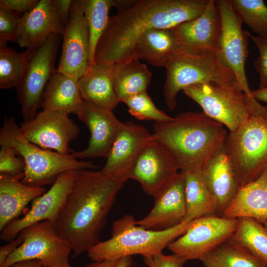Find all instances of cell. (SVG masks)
Here are the masks:
<instances>
[{
	"label": "cell",
	"instance_id": "cell-10",
	"mask_svg": "<svg viewBox=\"0 0 267 267\" xmlns=\"http://www.w3.org/2000/svg\"><path fill=\"white\" fill-rule=\"evenodd\" d=\"M61 36H52L32 50L25 73L16 87L24 121L34 118L41 106L45 87L56 70L54 66Z\"/></svg>",
	"mask_w": 267,
	"mask_h": 267
},
{
	"label": "cell",
	"instance_id": "cell-34",
	"mask_svg": "<svg viewBox=\"0 0 267 267\" xmlns=\"http://www.w3.org/2000/svg\"><path fill=\"white\" fill-rule=\"evenodd\" d=\"M233 8L254 33L267 40V6L263 0H231Z\"/></svg>",
	"mask_w": 267,
	"mask_h": 267
},
{
	"label": "cell",
	"instance_id": "cell-2",
	"mask_svg": "<svg viewBox=\"0 0 267 267\" xmlns=\"http://www.w3.org/2000/svg\"><path fill=\"white\" fill-rule=\"evenodd\" d=\"M209 0H139L110 17L96 45V64L112 65L130 58L136 40L153 28L172 29L200 16Z\"/></svg>",
	"mask_w": 267,
	"mask_h": 267
},
{
	"label": "cell",
	"instance_id": "cell-19",
	"mask_svg": "<svg viewBox=\"0 0 267 267\" xmlns=\"http://www.w3.org/2000/svg\"><path fill=\"white\" fill-rule=\"evenodd\" d=\"M182 50L216 52L221 30L219 12L214 0H209L199 17L171 29Z\"/></svg>",
	"mask_w": 267,
	"mask_h": 267
},
{
	"label": "cell",
	"instance_id": "cell-44",
	"mask_svg": "<svg viewBox=\"0 0 267 267\" xmlns=\"http://www.w3.org/2000/svg\"><path fill=\"white\" fill-rule=\"evenodd\" d=\"M120 259L108 260L101 262H93L85 267H115Z\"/></svg>",
	"mask_w": 267,
	"mask_h": 267
},
{
	"label": "cell",
	"instance_id": "cell-17",
	"mask_svg": "<svg viewBox=\"0 0 267 267\" xmlns=\"http://www.w3.org/2000/svg\"><path fill=\"white\" fill-rule=\"evenodd\" d=\"M76 115L87 126L90 136L86 149L73 151L72 154L77 159L107 158L122 122L116 118L112 110L85 100H83Z\"/></svg>",
	"mask_w": 267,
	"mask_h": 267
},
{
	"label": "cell",
	"instance_id": "cell-23",
	"mask_svg": "<svg viewBox=\"0 0 267 267\" xmlns=\"http://www.w3.org/2000/svg\"><path fill=\"white\" fill-rule=\"evenodd\" d=\"M221 217L251 218L263 224L267 221V170L255 180L240 187Z\"/></svg>",
	"mask_w": 267,
	"mask_h": 267
},
{
	"label": "cell",
	"instance_id": "cell-16",
	"mask_svg": "<svg viewBox=\"0 0 267 267\" xmlns=\"http://www.w3.org/2000/svg\"><path fill=\"white\" fill-rule=\"evenodd\" d=\"M179 170L166 148L152 138L141 151L129 175L155 198L176 177Z\"/></svg>",
	"mask_w": 267,
	"mask_h": 267
},
{
	"label": "cell",
	"instance_id": "cell-30",
	"mask_svg": "<svg viewBox=\"0 0 267 267\" xmlns=\"http://www.w3.org/2000/svg\"><path fill=\"white\" fill-rule=\"evenodd\" d=\"M228 240L267 264V229L263 223L251 218H239Z\"/></svg>",
	"mask_w": 267,
	"mask_h": 267
},
{
	"label": "cell",
	"instance_id": "cell-47",
	"mask_svg": "<svg viewBox=\"0 0 267 267\" xmlns=\"http://www.w3.org/2000/svg\"><path fill=\"white\" fill-rule=\"evenodd\" d=\"M263 224L265 228L267 229V221Z\"/></svg>",
	"mask_w": 267,
	"mask_h": 267
},
{
	"label": "cell",
	"instance_id": "cell-22",
	"mask_svg": "<svg viewBox=\"0 0 267 267\" xmlns=\"http://www.w3.org/2000/svg\"><path fill=\"white\" fill-rule=\"evenodd\" d=\"M201 173L205 185L217 201L221 216L240 188L224 144Z\"/></svg>",
	"mask_w": 267,
	"mask_h": 267
},
{
	"label": "cell",
	"instance_id": "cell-8",
	"mask_svg": "<svg viewBox=\"0 0 267 267\" xmlns=\"http://www.w3.org/2000/svg\"><path fill=\"white\" fill-rule=\"evenodd\" d=\"M224 146L240 187L267 170V116L253 115L229 132Z\"/></svg>",
	"mask_w": 267,
	"mask_h": 267
},
{
	"label": "cell",
	"instance_id": "cell-31",
	"mask_svg": "<svg viewBox=\"0 0 267 267\" xmlns=\"http://www.w3.org/2000/svg\"><path fill=\"white\" fill-rule=\"evenodd\" d=\"M205 267H267V264L229 240L200 259Z\"/></svg>",
	"mask_w": 267,
	"mask_h": 267
},
{
	"label": "cell",
	"instance_id": "cell-21",
	"mask_svg": "<svg viewBox=\"0 0 267 267\" xmlns=\"http://www.w3.org/2000/svg\"><path fill=\"white\" fill-rule=\"evenodd\" d=\"M184 187V175L180 172L154 198V206L148 214L135 221V224L148 229L162 230L185 221L186 205Z\"/></svg>",
	"mask_w": 267,
	"mask_h": 267
},
{
	"label": "cell",
	"instance_id": "cell-1",
	"mask_svg": "<svg viewBox=\"0 0 267 267\" xmlns=\"http://www.w3.org/2000/svg\"><path fill=\"white\" fill-rule=\"evenodd\" d=\"M126 181L101 170L77 171L72 190L53 223L57 233L70 245L73 256L98 243L107 216Z\"/></svg>",
	"mask_w": 267,
	"mask_h": 267
},
{
	"label": "cell",
	"instance_id": "cell-29",
	"mask_svg": "<svg viewBox=\"0 0 267 267\" xmlns=\"http://www.w3.org/2000/svg\"><path fill=\"white\" fill-rule=\"evenodd\" d=\"M183 173L186 205L184 221H193L205 216L218 215L217 201L205 185L201 170Z\"/></svg>",
	"mask_w": 267,
	"mask_h": 267
},
{
	"label": "cell",
	"instance_id": "cell-46",
	"mask_svg": "<svg viewBox=\"0 0 267 267\" xmlns=\"http://www.w3.org/2000/svg\"><path fill=\"white\" fill-rule=\"evenodd\" d=\"M133 263L132 256H126L120 259L115 267H130Z\"/></svg>",
	"mask_w": 267,
	"mask_h": 267
},
{
	"label": "cell",
	"instance_id": "cell-12",
	"mask_svg": "<svg viewBox=\"0 0 267 267\" xmlns=\"http://www.w3.org/2000/svg\"><path fill=\"white\" fill-rule=\"evenodd\" d=\"M237 223L238 219L217 215L194 220L186 231L167 247L173 254L186 261L200 260L207 253L228 240Z\"/></svg>",
	"mask_w": 267,
	"mask_h": 267
},
{
	"label": "cell",
	"instance_id": "cell-35",
	"mask_svg": "<svg viewBox=\"0 0 267 267\" xmlns=\"http://www.w3.org/2000/svg\"><path fill=\"white\" fill-rule=\"evenodd\" d=\"M122 102L128 106L129 113L140 120L166 123L172 121L174 118L158 109L146 91L130 96Z\"/></svg>",
	"mask_w": 267,
	"mask_h": 267
},
{
	"label": "cell",
	"instance_id": "cell-33",
	"mask_svg": "<svg viewBox=\"0 0 267 267\" xmlns=\"http://www.w3.org/2000/svg\"><path fill=\"white\" fill-rule=\"evenodd\" d=\"M112 0H86L85 15L89 34V65L95 64L94 55L96 45L109 24V11Z\"/></svg>",
	"mask_w": 267,
	"mask_h": 267
},
{
	"label": "cell",
	"instance_id": "cell-45",
	"mask_svg": "<svg viewBox=\"0 0 267 267\" xmlns=\"http://www.w3.org/2000/svg\"><path fill=\"white\" fill-rule=\"evenodd\" d=\"M251 94L253 97L258 101L267 102V87L251 90Z\"/></svg>",
	"mask_w": 267,
	"mask_h": 267
},
{
	"label": "cell",
	"instance_id": "cell-27",
	"mask_svg": "<svg viewBox=\"0 0 267 267\" xmlns=\"http://www.w3.org/2000/svg\"><path fill=\"white\" fill-rule=\"evenodd\" d=\"M83 100L78 80L56 70L45 87L41 106L76 114Z\"/></svg>",
	"mask_w": 267,
	"mask_h": 267
},
{
	"label": "cell",
	"instance_id": "cell-11",
	"mask_svg": "<svg viewBox=\"0 0 267 267\" xmlns=\"http://www.w3.org/2000/svg\"><path fill=\"white\" fill-rule=\"evenodd\" d=\"M215 2L221 22L216 54L232 72L243 91L253 96L245 72V62L249 54V32L242 29L243 21L233 8L231 0H218Z\"/></svg>",
	"mask_w": 267,
	"mask_h": 267
},
{
	"label": "cell",
	"instance_id": "cell-26",
	"mask_svg": "<svg viewBox=\"0 0 267 267\" xmlns=\"http://www.w3.org/2000/svg\"><path fill=\"white\" fill-rule=\"evenodd\" d=\"M114 64L89 65L87 72L78 80L83 99L113 111L120 102L114 90Z\"/></svg>",
	"mask_w": 267,
	"mask_h": 267
},
{
	"label": "cell",
	"instance_id": "cell-4",
	"mask_svg": "<svg viewBox=\"0 0 267 267\" xmlns=\"http://www.w3.org/2000/svg\"><path fill=\"white\" fill-rule=\"evenodd\" d=\"M192 221L186 220L173 227L162 230L148 229L137 225L134 217L125 215L112 224V236L99 241L88 251L93 262L120 259L133 255L143 258L152 257L187 229Z\"/></svg>",
	"mask_w": 267,
	"mask_h": 267
},
{
	"label": "cell",
	"instance_id": "cell-39",
	"mask_svg": "<svg viewBox=\"0 0 267 267\" xmlns=\"http://www.w3.org/2000/svg\"><path fill=\"white\" fill-rule=\"evenodd\" d=\"M143 261L148 267H183L186 262L174 254L167 255L162 252L151 257L144 258Z\"/></svg>",
	"mask_w": 267,
	"mask_h": 267
},
{
	"label": "cell",
	"instance_id": "cell-3",
	"mask_svg": "<svg viewBox=\"0 0 267 267\" xmlns=\"http://www.w3.org/2000/svg\"><path fill=\"white\" fill-rule=\"evenodd\" d=\"M152 138L171 154L181 172L201 170L224 144L225 126L203 112L180 113L153 124Z\"/></svg>",
	"mask_w": 267,
	"mask_h": 267
},
{
	"label": "cell",
	"instance_id": "cell-38",
	"mask_svg": "<svg viewBox=\"0 0 267 267\" xmlns=\"http://www.w3.org/2000/svg\"><path fill=\"white\" fill-rule=\"evenodd\" d=\"M249 36L258 47L259 56L254 63L256 70L260 76V89L267 87V40L254 36L249 32Z\"/></svg>",
	"mask_w": 267,
	"mask_h": 267
},
{
	"label": "cell",
	"instance_id": "cell-13",
	"mask_svg": "<svg viewBox=\"0 0 267 267\" xmlns=\"http://www.w3.org/2000/svg\"><path fill=\"white\" fill-rule=\"evenodd\" d=\"M69 115L43 109L32 120L23 121L20 130L28 141L42 148L69 154L73 152L70 144L78 137L80 129Z\"/></svg>",
	"mask_w": 267,
	"mask_h": 267
},
{
	"label": "cell",
	"instance_id": "cell-28",
	"mask_svg": "<svg viewBox=\"0 0 267 267\" xmlns=\"http://www.w3.org/2000/svg\"><path fill=\"white\" fill-rule=\"evenodd\" d=\"M114 65V89L120 102L146 91L152 74L146 64L131 58Z\"/></svg>",
	"mask_w": 267,
	"mask_h": 267
},
{
	"label": "cell",
	"instance_id": "cell-37",
	"mask_svg": "<svg viewBox=\"0 0 267 267\" xmlns=\"http://www.w3.org/2000/svg\"><path fill=\"white\" fill-rule=\"evenodd\" d=\"M21 17L19 13L0 7V45L15 42Z\"/></svg>",
	"mask_w": 267,
	"mask_h": 267
},
{
	"label": "cell",
	"instance_id": "cell-40",
	"mask_svg": "<svg viewBox=\"0 0 267 267\" xmlns=\"http://www.w3.org/2000/svg\"><path fill=\"white\" fill-rule=\"evenodd\" d=\"M39 1L40 0H0V7L25 13L33 10Z\"/></svg>",
	"mask_w": 267,
	"mask_h": 267
},
{
	"label": "cell",
	"instance_id": "cell-41",
	"mask_svg": "<svg viewBox=\"0 0 267 267\" xmlns=\"http://www.w3.org/2000/svg\"><path fill=\"white\" fill-rule=\"evenodd\" d=\"M22 242L23 239L17 235L14 239L9 241L8 244L0 247V267Z\"/></svg>",
	"mask_w": 267,
	"mask_h": 267
},
{
	"label": "cell",
	"instance_id": "cell-7",
	"mask_svg": "<svg viewBox=\"0 0 267 267\" xmlns=\"http://www.w3.org/2000/svg\"><path fill=\"white\" fill-rule=\"evenodd\" d=\"M165 68L163 95L170 111L176 107L178 92L190 86L207 82L238 85L232 72L214 52L193 53L181 49L171 58Z\"/></svg>",
	"mask_w": 267,
	"mask_h": 267
},
{
	"label": "cell",
	"instance_id": "cell-9",
	"mask_svg": "<svg viewBox=\"0 0 267 267\" xmlns=\"http://www.w3.org/2000/svg\"><path fill=\"white\" fill-rule=\"evenodd\" d=\"M22 243L0 267H9L25 260H38L45 267H72L69 243L57 232L53 223L43 221L24 228L18 235Z\"/></svg>",
	"mask_w": 267,
	"mask_h": 267
},
{
	"label": "cell",
	"instance_id": "cell-43",
	"mask_svg": "<svg viewBox=\"0 0 267 267\" xmlns=\"http://www.w3.org/2000/svg\"><path fill=\"white\" fill-rule=\"evenodd\" d=\"M9 267H45L43 263L36 259L25 260L14 263Z\"/></svg>",
	"mask_w": 267,
	"mask_h": 267
},
{
	"label": "cell",
	"instance_id": "cell-25",
	"mask_svg": "<svg viewBox=\"0 0 267 267\" xmlns=\"http://www.w3.org/2000/svg\"><path fill=\"white\" fill-rule=\"evenodd\" d=\"M180 50L171 29L153 28L136 40L132 47L130 58L145 60L156 67H166L171 58Z\"/></svg>",
	"mask_w": 267,
	"mask_h": 267
},
{
	"label": "cell",
	"instance_id": "cell-15",
	"mask_svg": "<svg viewBox=\"0 0 267 267\" xmlns=\"http://www.w3.org/2000/svg\"><path fill=\"white\" fill-rule=\"evenodd\" d=\"M77 171L70 170L60 174L49 190L33 200L31 209L22 218L16 219L0 231V239H14L24 228L43 221L54 223L57 220L73 186Z\"/></svg>",
	"mask_w": 267,
	"mask_h": 267
},
{
	"label": "cell",
	"instance_id": "cell-32",
	"mask_svg": "<svg viewBox=\"0 0 267 267\" xmlns=\"http://www.w3.org/2000/svg\"><path fill=\"white\" fill-rule=\"evenodd\" d=\"M32 49L18 52L7 44L0 45V88L16 87L22 78Z\"/></svg>",
	"mask_w": 267,
	"mask_h": 267
},
{
	"label": "cell",
	"instance_id": "cell-36",
	"mask_svg": "<svg viewBox=\"0 0 267 267\" xmlns=\"http://www.w3.org/2000/svg\"><path fill=\"white\" fill-rule=\"evenodd\" d=\"M25 168L23 158L13 147L0 145V174L10 176L24 175Z\"/></svg>",
	"mask_w": 267,
	"mask_h": 267
},
{
	"label": "cell",
	"instance_id": "cell-14",
	"mask_svg": "<svg viewBox=\"0 0 267 267\" xmlns=\"http://www.w3.org/2000/svg\"><path fill=\"white\" fill-rule=\"evenodd\" d=\"M86 1H72L70 19L62 35V51L56 69L77 80L87 72L89 66V34L85 15Z\"/></svg>",
	"mask_w": 267,
	"mask_h": 267
},
{
	"label": "cell",
	"instance_id": "cell-6",
	"mask_svg": "<svg viewBox=\"0 0 267 267\" xmlns=\"http://www.w3.org/2000/svg\"><path fill=\"white\" fill-rule=\"evenodd\" d=\"M203 112L232 132L253 115L267 116V107L247 94L238 85L214 82L194 84L182 90Z\"/></svg>",
	"mask_w": 267,
	"mask_h": 267
},
{
	"label": "cell",
	"instance_id": "cell-24",
	"mask_svg": "<svg viewBox=\"0 0 267 267\" xmlns=\"http://www.w3.org/2000/svg\"><path fill=\"white\" fill-rule=\"evenodd\" d=\"M24 175L10 176L0 174V230L18 218L27 204L47 190L31 186L21 180Z\"/></svg>",
	"mask_w": 267,
	"mask_h": 267
},
{
	"label": "cell",
	"instance_id": "cell-42",
	"mask_svg": "<svg viewBox=\"0 0 267 267\" xmlns=\"http://www.w3.org/2000/svg\"><path fill=\"white\" fill-rule=\"evenodd\" d=\"M71 0H52V3L65 26L67 25L70 16Z\"/></svg>",
	"mask_w": 267,
	"mask_h": 267
},
{
	"label": "cell",
	"instance_id": "cell-18",
	"mask_svg": "<svg viewBox=\"0 0 267 267\" xmlns=\"http://www.w3.org/2000/svg\"><path fill=\"white\" fill-rule=\"evenodd\" d=\"M151 139L152 134L144 126L131 121L121 122L101 170L126 181L141 151Z\"/></svg>",
	"mask_w": 267,
	"mask_h": 267
},
{
	"label": "cell",
	"instance_id": "cell-5",
	"mask_svg": "<svg viewBox=\"0 0 267 267\" xmlns=\"http://www.w3.org/2000/svg\"><path fill=\"white\" fill-rule=\"evenodd\" d=\"M0 145L13 147L23 158L25 168L21 181L42 187L52 184L62 173L70 170L95 169L92 162L80 161L72 154L45 149L28 141L12 117L5 116L0 129Z\"/></svg>",
	"mask_w": 267,
	"mask_h": 267
},
{
	"label": "cell",
	"instance_id": "cell-20",
	"mask_svg": "<svg viewBox=\"0 0 267 267\" xmlns=\"http://www.w3.org/2000/svg\"><path fill=\"white\" fill-rule=\"evenodd\" d=\"M65 27L52 0H40L33 10L22 15L15 42L21 48L35 49L52 36L62 35Z\"/></svg>",
	"mask_w": 267,
	"mask_h": 267
}]
</instances>
